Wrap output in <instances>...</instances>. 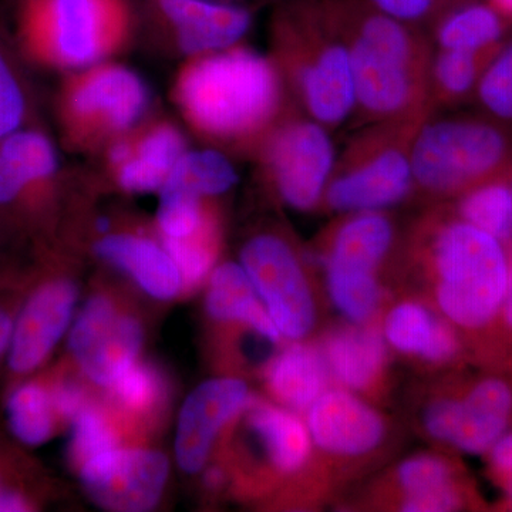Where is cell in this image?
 Returning <instances> with one entry per match:
<instances>
[{"mask_svg":"<svg viewBox=\"0 0 512 512\" xmlns=\"http://www.w3.org/2000/svg\"><path fill=\"white\" fill-rule=\"evenodd\" d=\"M94 251L104 262L120 269L141 291L157 301H171L184 291L183 278L163 244L134 234H110L99 239Z\"/></svg>","mask_w":512,"mask_h":512,"instance_id":"24","label":"cell"},{"mask_svg":"<svg viewBox=\"0 0 512 512\" xmlns=\"http://www.w3.org/2000/svg\"><path fill=\"white\" fill-rule=\"evenodd\" d=\"M239 259L285 342L308 340L318 326V301L305 261L291 242L261 232L245 242Z\"/></svg>","mask_w":512,"mask_h":512,"instance_id":"9","label":"cell"},{"mask_svg":"<svg viewBox=\"0 0 512 512\" xmlns=\"http://www.w3.org/2000/svg\"><path fill=\"white\" fill-rule=\"evenodd\" d=\"M178 100L211 136L242 138L264 128L281 103L278 70L254 50L229 47L200 56L181 74Z\"/></svg>","mask_w":512,"mask_h":512,"instance_id":"3","label":"cell"},{"mask_svg":"<svg viewBox=\"0 0 512 512\" xmlns=\"http://www.w3.org/2000/svg\"><path fill=\"white\" fill-rule=\"evenodd\" d=\"M498 52V50H497ZM467 52V50L439 49L431 56V96L446 103H458L476 94L478 83L495 53Z\"/></svg>","mask_w":512,"mask_h":512,"instance_id":"32","label":"cell"},{"mask_svg":"<svg viewBox=\"0 0 512 512\" xmlns=\"http://www.w3.org/2000/svg\"><path fill=\"white\" fill-rule=\"evenodd\" d=\"M5 484V463H3L2 456H0V487Z\"/></svg>","mask_w":512,"mask_h":512,"instance_id":"49","label":"cell"},{"mask_svg":"<svg viewBox=\"0 0 512 512\" xmlns=\"http://www.w3.org/2000/svg\"><path fill=\"white\" fill-rule=\"evenodd\" d=\"M242 416L274 473L295 477L308 470L315 447L301 414L252 397Z\"/></svg>","mask_w":512,"mask_h":512,"instance_id":"23","label":"cell"},{"mask_svg":"<svg viewBox=\"0 0 512 512\" xmlns=\"http://www.w3.org/2000/svg\"><path fill=\"white\" fill-rule=\"evenodd\" d=\"M157 222L163 238L181 239L197 234L212 221L205 215L201 198L161 191Z\"/></svg>","mask_w":512,"mask_h":512,"instance_id":"37","label":"cell"},{"mask_svg":"<svg viewBox=\"0 0 512 512\" xmlns=\"http://www.w3.org/2000/svg\"><path fill=\"white\" fill-rule=\"evenodd\" d=\"M50 392L60 420L72 421L90 404L83 387L76 380L57 379L50 383Z\"/></svg>","mask_w":512,"mask_h":512,"instance_id":"40","label":"cell"},{"mask_svg":"<svg viewBox=\"0 0 512 512\" xmlns=\"http://www.w3.org/2000/svg\"><path fill=\"white\" fill-rule=\"evenodd\" d=\"M134 144L128 143V141H116V143L111 146L109 151L110 163L114 165V167L119 168L124 163H127L128 158L133 154Z\"/></svg>","mask_w":512,"mask_h":512,"instance_id":"44","label":"cell"},{"mask_svg":"<svg viewBox=\"0 0 512 512\" xmlns=\"http://www.w3.org/2000/svg\"><path fill=\"white\" fill-rule=\"evenodd\" d=\"M225 480H227V474L221 467L212 466L205 471L204 484L210 490H218L224 485Z\"/></svg>","mask_w":512,"mask_h":512,"instance_id":"46","label":"cell"},{"mask_svg":"<svg viewBox=\"0 0 512 512\" xmlns=\"http://www.w3.org/2000/svg\"><path fill=\"white\" fill-rule=\"evenodd\" d=\"M252 397L248 384L238 377H217L195 387L185 399L175 434L181 470L200 473L221 431L241 416Z\"/></svg>","mask_w":512,"mask_h":512,"instance_id":"17","label":"cell"},{"mask_svg":"<svg viewBox=\"0 0 512 512\" xmlns=\"http://www.w3.org/2000/svg\"><path fill=\"white\" fill-rule=\"evenodd\" d=\"M30 96L18 64L0 40V141L29 127Z\"/></svg>","mask_w":512,"mask_h":512,"instance_id":"35","label":"cell"},{"mask_svg":"<svg viewBox=\"0 0 512 512\" xmlns=\"http://www.w3.org/2000/svg\"><path fill=\"white\" fill-rule=\"evenodd\" d=\"M503 488L505 493V497H507V504L512 508V478L510 480L505 481L503 485H500Z\"/></svg>","mask_w":512,"mask_h":512,"instance_id":"48","label":"cell"},{"mask_svg":"<svg viewBox=\"0 0 512 512\" xmlns=\"http://www.w3.org/2000/svg\"><path fill=\"white\" fill-rule=\"evenodd\" d=\"M18 306L19 303H13L12 298L0 295V362L8 357Z\"/></svg>","mask_w":512,"mask_h":512,"instance_id":"42","label":"cell"},{"mask_svg":"<svg viewBox=\"0 0 512 512\" xmlns=\"http://www.w3.org/2000/svg\"><path fill=\"white\" fill-rule=\"evenodd\" d=\"M59 170L55 144L25 127L0 141V218L9 227L39 224L47 188Z\"/></svg>","mask_w":512,"mask_h":512,"instance_id":"15","label":"cell"},{"mask_svg":"<svg viewBox=\"0 0 512 512\" xmlns=\"http://www.w3.org/2000/svg\"><path fill=\"white\" fill-rule=\"evenodd\" d=\"M266 157L281 200L295 211L315 210L336 167L329 128L311 117L289 121L272 137Z\"/></svg>","mask_w":512,"mask_h":512,"instance_id":"11","label":"cell"},{"mask_svg":"<svg viewBox=\"0 0 512 512\" xmlns=\"http://www.w3.org/2000/svg\"><path fill=\"white\" fill-rule=\"evenodd\" d=\"M10 228L8 224H6L5 221L0 218V239L3 238V234H5L6 229Z\"/></svg>","mask_w":512,"mask_h":512,"instance_id":"50","label":"cell"},{"mask_svg":"<svg viewBox=\"0 0 512 512\" xmlns=\"http://www.w3.org/2000/svg\"><path fill=\"white\" fill-rule=\"evenodd\" d=\"M163 245L180 269L184 289L197 288L208 279L217 258L214 222L188 238H163Z\"/></svg>","mask_w":512,"mask_h":512,"instance_id":"33","label":"cell"},{"mask_svg":"<svg viewBox=\"0 0 512 512\" xmlns=\"http://www.w3.org/2000/svg\"><path fill=\"white\" fill-rule=\"evenodd\" d=\"M501 326H503L505 336L512 343V276L507 296H505L503 311H501Z\"/></svg>","mask_w":512,"mask_h":512,"instance_id":"45","label":"cell"},{"mask_svg":"<svg viewBox=\"0 0 512 512\" xmlns=\"http://www.w3.org/2000/svg\"><path fill=\"white\" fill-rule=\"evenodd\" d=\"M144 329L133 313L124 312L106 293H96L74 320L69 350L87 379L110 387L137 362Z\"/></svg>","mask_w":512,"mask_h":512,"instance_id":"12","label":"cell"},{"mask_svg":"<svg viewBox=\"0 0 512 512\" xmlns=\"http://www.w3.org/2000/svg\"><path fill=\"white\" fill-rule=\"evenodd\" d=\"M380 328L389 349L423 365L458 370L464 360H471L458 330L429 302L409 298L394 303Z\"/></svg>","mask_w":512,"mask_h":512,"instance_id":"20","label":"cell"},{"mask_svg":"<svg viewBox=\"0 0 512 512\" xmlns=\"http://www.w3.org/2000/svg\"><path fill=\"white\" fill-rule=\"evenodd\" d=\"M185 151L184 138L177 128H153L134 144L127 163L117 168L121 187L130 192L160 191Z\"/></svg>","mask_w":512,"mask_h":512,"instance_id":"28","label":"cell"},{"mask_svg":"<svg viewBox=\"0 0 512 512\" xmlns=\"http://www.w3.org/2000/svg\"><path fill=\"white\" fill-rule=\"evenodd\" d=\"M335 386L376 396L387 379L389 346L379 323H349L330 330L319 343Z\"/></svg>","mask_w":512,"mask_h":512,"instance_id":"22","label":"cell"},{"mask_svg":"<svg viewBox=\"0 0 512 512\" xmlns=\"http://www.w3.org/2000/svg\"><path fill=\"white\" fill-rule=\"evenodd\" d=\"M107 389L127 412L147 413L160 403L164 383L153 366L136 362Z\"/></svg>","mask_w":512,"mask_h":512,"instance_id":"36","label":"cell"},{"mask_svg":"<svg viewBox=\"0 0 512 512\" xmlns=\"http://www.w3.org/2000/svg\"><path fill=\"white\" fill-rule=\"evenodd\" d=\"M348 47L356 110L373 124L424 120L431 56L417 26L366 0H322Z\"/></svg>","mask_w":512,"mask_h":512,"instance_id":"2","label":"cell"},{"mask_svg":"<svg viewBox=\"0 0 512 512\" xmlns=\"http://www.w3.org/2000/svg\"><path fill=\"white\" fill-rule=\"evenodd\" d=\"M421 121L376 124L336 163L325 191L326 207L340 214L384 211L414 190L410 147Z\"/></svg>","mask_w":512,"mask_h":512,"instance_id":"7","label":"cell"},{"mask_svg":"<svg viewBox=\"0 0 512 512\" xmlns=\"http://www.w3.org/2000/svg\"><path fill=\"white\" fill-rule=\"evenodd\" d=\"M390 505L404 512H448L478 507L466 471L444 454L420 453L394 467L387 480Z\"/></svg>","mask_w":512,"mask_h":512,"instance_id":"19","label":"cell"},{"mask_svg":"<svg viewBox=\"0 0 512 512\" xmlns=\"http://www.w3.org/2000/svg\"><path fill=\"white\" fill-rule=\"evenodd\" d=\"M20 33L32 55L66 67L94 66L123 36L127 0H23Z\"/></svg>","mask_w":512,"mask_h":512,"instance_id":"8","label":"cell"},{"mask_svg":"<svg viewBox=\"0 0 512 512\" xmlns=\"http://www.w3.org/2000/svg\"><path fill=\"white\" fill-rule=\"evenodd\" d=\"M146 83L124 66L99 67L74 84L67 113L79 123L106 131L133 127L147 109Z\"/></svg>","mask_w":512,"mask_h":512,"instance_id":"21","label":"cell"},{"mask_svg":"<svg viewBox=\"0 0 512 512\" xmlns=\"http://www.w3.org/2000/svg\"><path fill=\"white\" fill-rule=\"evenodd\" d=\"M6 419L13 436L25 446H42L52 439L60 419L50 384L42 380L16 383L6 400Z\"/></svg>","mask_w":512,"mask_h":512,"instance_id":"30","label":"cell"},{"mask_svg":"<svg viewBox=\"0 0 512 512\" xmlns=\"http://www.w3.org/2000/svg\"><path fill=\"white\" fill-rule=\"evenodd\" d=\"M491 477L498 485L512 478V429L485 454Z\"/></svg>","mask_w":512,"mask_h":512,"instance_id":"41","label":"cell"},{"mask_svg":"<svg viewBox=\"0 0 512 512\" xmlns=\"http://www.w3.org/2000/svg\"><path fill=\"white\" fill-rule=\"evenodd\" d=\"M266 389L292 412L305 414L333 386L328 363L319 343L289 342L266 365Z\"/></svg>","mask_w":512,"mask_h":512,"instance_id":"25","label":"cell"},{"mask_svg":"<svg viewBox=\"0 0 512 512\" xmlns=\"http://www.w3.org/2000/svg\"><path fill=\"white\" fill-rule=\"evenodd\" d=\"M237 183V170L224 154L214 150L185 151L160 192L217 197L232 190Z\"/></svg>","mask_w":512,"mask_h":512,"instance_id":"31","label":"cell"},{"mask_svg":"<svg viewBox=\"0 0 512 512\" xmlns=\"http://www.w3.org/2000/svg\"><path fill=\"white\" fill-rule=\"evenodd\" d=\"M508 22L490 5L477 0H453L436 18L439 49L497 52L504 43Z\"/></svg>","mask_w":512,"mask_h":512,"instance_id":"27","label":"cell"},{"mask_svg":"<svg viewBox=\"0 0 512 512\" xmlns=\"http://www.w3.org/2000/svg\"><path fill=\"white\" fill-rule=\"evenodd\" d=\"M205 309L217 322L245 326L271 345L285 342L241 264L224 262L212 269Z\"/></svg>","mask_w":512,"mask_h":512,"instance_id":"26","label":"cell"},{"mask_svg":"<svg viewBox=\"0 0 512 512\" xmlns=\"http://www.w3.org/2000/svg\"><path fill=\"white\" fill-rule=\"evenodd\" d=\"M474 96L487 116L512 126V40L487 64Z\"/></svg>","mask_w":512,"mask_h":512,"instance_id":"34","label":"cell"},{"mask_svg":"<svg viewBox=\"0 0 512 512\" xmlns=\"http://www.w3.org/2000/svg\"><path fill=\"white\" fill-rule=\"evenodd\" d=\"M451 212L512 247V170L468 188Z\"/></svg>","mask_w":512,"mask_h":512,"instance_id":"29","label":"cell"},{"mask_svg":"<svg viewBox=\"0 0 512 512\" xmlns=\"http://www.w3.org/2000/svg\"><path fill=\"white\" fill-rule=\"evenodd\" d=\"M488 3H490L507 22H512V0H488Z\"/></svg>","mask_w":512,"mask_h":512,"instance_id":"47","label":"cell"},{"mask_svg":"<svg viewBox=\"0 0 512 512\" xmlns=\"http://www.w3.org/2000/svg\"><path fill=\"white\" fill-rule=\"evenodd\" d=\"M32 508V500L25 491L10 484L0 487V512H22Z\"/></svg>","mask_w":512,"mask_h":512,"instance_id":"43","label":"cell"},{"mask_svg":"<svg viewBox=\"0 0 512 512\" xmlns=\"http://www.w3.org/2000/svg\"><path fill=\"white\" fill-rule=\"evenodd\" d=\"M366 2L393 18L417 26L424 20L437 18L441 10L450 5L453 0H366Z\"/></svg>","mask_w":512,"mask_h":512,"instance_id":"39","label":"cell"},{"mask_svg":"<svg viewBox=\"0 0 512 512\" xmlns=\"http://www.w3.org/2000/svg\"><path fill=\"white\" fill-rule=\"evenodd\" d=\"M416 252L430 305L458 330L471 360L512 366V343L501 326L511 245L447 212L420 229Z\"/></svg>","mask_w":512,"mask_h":512,"instance_id":"1","label":"cell"},{"mask_svg":"<svg viewBox=\"0 0 512 512\" xmlns=\"http://www.w3.org/2000/svg\"><path fill=\"white\" fill-rule=\"evenodd\" d=\"M170 29L181 52L205 56L237 46L254 23L251 10L221 0H140Z\"/></svg>","mask_w":512,"mask_h":512,"instance_id":"18","label":"cell"},{"mask_svg":"<svg viewBox=\"0 0 512 512\" xmlns=\"http://www.w3.org/2000/svg\"><path fill=\"white\" fill-rule=\"evenodd\" d=\"M447 446L485 456L512 429V366L481 367L444 386Z\"/></svg>","mask_w":512,"mask_h":512,"instance_id":"10","label":"cell"},{"mask_svg":"<svg viewBox=\"0 0 512 512\" xmlns=\"http://www.w3.org/2000/svg\"><path fill=\"white\" fill-rule=\"evenodd\" d=\"M396 244V228L384 211L345 214L322 252L326 288L349 323L376 322L384 305L380 271Z\"/></svg>","mask_w":512,"mask_h":512,"instance_id":"6","label":"cell"},{"mask_svg":"<svg viewBox=\"0 0 512 512\" xmlns=\"http://www.w3.org/2000/svg\"><path fill=\"white\" fill-rule=\"evenodd\" d=\"M313 447L333 461H363L386 444L389 423L365 397L329 387L303 417Z\"/></svg>","mask_w":512,"mask_h":512,"instance_id":"16","label":"cell"},{"mask_svg":"<svg viewBox=\"0 0 512 512\" xmlns=\"http://www.w3.org/2000/svg\"><path fill=\"white\" fill-rule=\"evenodd\" d=\"M170 461L150 448H111L80 466V480L93 503L104 510H153L167 485Z\"/></svg>","mask_w":512,"mask_h":512,"instance_id":"14","label":"cell"},{"mask_svg":"<svg viewBox=\"0 0 512 512\" xmlns=\"http://www.w3.org/2000/svg\"><path fill=\"white\" fill-rule=\"evenodd\" d=\"M70 457L82 466L84 461L116 448L119 439L109 419L99 409L89 404L72 420Z\"/></svg>","mask_w":512,"mask_h":512,"instance_id":"38","label":"cell"},{"mask_svg":"<svg viewBox=\"0 0 512 512\" xmlns=\"http://www.w3.org/2000/svg\"><path fill=\"white\" fill-rule=\"evenodd\" d=\"M79 288L67 276L37 281L19 302L6 365L12 379L22 380L49 359L72 323Z\"/></svg>","mask_w":512,"mask_h":512,"instance_id":"13","label":"cell"},{"mask_svg":"<svg viewBox=\"0 0 512 512\" xmlns=\"http://www.w3.org/2000/svg\"><path fill=\"white\" fill-rule=\"evenodd\" d=\"M274 33L306 113L323 126L345 123L356 111L348 47L322 0H286Z\"/></svg>","mask_w":512,"mask_h":512,"instance_id":"4","label":"cell"},{"mask_svg":"<svg viewBox=\"0 0 512 512\" xmlns=\"http://www.w3.org/2000/svg\"><path fill=\"white\" fill-rule=\"evenodd\" d=\"M410 160L414 188L431 197L456 198L512 170V126L490 116L423 120Z\"/></svg>","mask_w":512,"mask_h":512,"instance_id":"5","label":"cell"}]
</instances>
